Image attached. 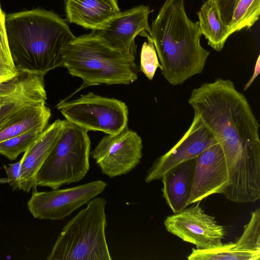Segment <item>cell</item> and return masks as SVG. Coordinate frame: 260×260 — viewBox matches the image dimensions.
Returning a JSON list of instances; mask_svg holds the SVG:
<instances>
[{
  "label": "cell",
  "mask_w": 260,
  "mask_h": 260,
  "mask_svg": "<svg viewBox=\"0 0 260 260\" xmlns=\"http://www.w3.org/2000/svg\"><path fill=\"white\" fill-rule=\"evenodd\" d=\"M188 103L220 145L230 174L244 175L259 164L260 125L233 81L218 78L203 83L192 90Z\"/></svg>",
  "instance_id": "cell-1"
},
{
  "label": "cell",
  "mask_w": 260,
  "mask_h": 260,
  "mask_svg": "<svg viewBox=\"0 0 260 260\" xmlns=\"http://www.w3.org/2000/svg\"><path fill=\"white\" fill-rule=\"evenodd\" d=\"M5 26L17 70L44 75L63 67L64 50L76 37L57 14L39 8L6 15Z\"/></svg>",
  "instance_id": "cell-2"
},
{
  "label": "cell",
  "mask_w": 260,
  "mask_h": 260,
  "mask_svg": "<svg viewBox=\"0 0 260 260\" xmlns=\"http://www.w3.org/2000/svg\"><path fill=\"white\" fill-rule=\"evenodd\" d=\"M150 28L161 74L170 84H182L203 71L210 52L201 46L199 22L188 18L184 0H166Z\"/></svg>",
  "instance_id": "cell-3"
},
{
  "label": "cell",
  "mask_w": 260,
  "mask_h": 260,
  "mask_svg": "<svg viewBox=\"0 0 260 260\" xmlns=\"http://www.w3.org/2000/svg\"><path fill=\"white\" fill-rule=\"evenodd\" d=\"M63 67L83 80L71 96L93 85L133 83L138 79L135 57L112 48L94 31L75 37L63 52Z\"/></svg>",
  "instance_id": "cell-4"
},
{
  "label": "cell",
  "mask_w": 260,
  "mask_h": 260,
  "mask_svg": "<svg viewBox=\"0 0 260 260\" xmlns=\"http://www.w3.org/2000/svg\"><path fill=\"white\" fill-rule=\"evenodd\" d=\"M104 198H94L64 226L47 260H111Z\"/></svg>",
  "instance_id": "cell-5"
},
{
  "label": "cell",
  "mask_w": 260,
  "mask_h": 260,
  "mask_svg": "<svg viewBox=\"0 0 260 260\" xmlns=\"http://www.w3.org/2000/svg\"><path fill=\"white\" fill-rule=\"evenodd\" d=\"M87 132L67 120L61 136L37 173L38 186L57 189L84 177L90 167Z\"/></svg>",
  "instance_id": "cell-6"
},
{
  "label": "cell",
  "mask_w": 260,
  "mask_h": 260,
  "mask_svg": "<svg viewBox=\"0 0 260 260\" xmlns=\"http://www.w3.org/2000/svg\"><path fill=\"white\" fill-rule=\"evenodd\" d=\"M56 108L66 120L87 132L113 135L127 126V107L114 98L89 92L75 100L60 101Z\"/></svg>",
  "instance_id": "cell-7"
},
{
  "label": "cell",
  "mask_w": 260,
  "mask_h": 260,
  "mask_svg": "<svg viewBox=\"0 0 260 260\" xmlns=\"http://www.w3.org/2000/svg\"><path fill=\"white\" fill-rule=\"evenodd\" d=\"M197 202L190 207L166 217L167 231L200 250H212L222 246L226 235L222 225L205 212Z\"/></svg>",
  "instance_id": "cell-8"
},
{
  "label": "cell",
  "mask_w": 260,
  "mask_h": 260,
  "mask_svg": "<svg viewBox=\"0 0 260 260\" xmlns=\"http://www.w3.org/2000/svg\"><path fill=\"white\" fill-rule=\"evenodd\" d=\"M107 185L106 182L99 180L48 191L33 189L27 208L36 218L60 220L102 193Z\"/></svg>",
  "instance_id": "cell-9"
},
{
  "label": "cell",
  "mask_w": 260,
  "mask_h": 260,
  "mask_svg": "<svg viewBox=\"0 0 260 260\" xmlns=\"http://www.w3.org/2000/svg\"><path fill=\"white\" fill-rule=\"evenodd\" d=\"M142 140L126 126L120 132L103 137L90 153L109 177L125 175L135 168L142 156Z\"/></svg>",
  "instance_id": "cell-10"
},
{
  "label": "cell",
  "mask_w": 260,
  "mask_h": 260,
  "mask_svg": "<svg viewBox=\"0 0 260 260\" xmlns=\"http://www.w3.org/2000/svg\"><path fill=\"white\" fill-rule=\"evenodd\" d=\"M217 142L210 129L198 115L194 114L192 122L184 136L169 151L157 158L148 169L145 182L160 180L169 170L181 163L196 158Z\"/></svg>",
  "instance_id": "cell-11"
},
{
  "label": "cell",
  "mask_w": 260,
  "mask_h": 260,
  "mask_svg": "<svg viewBox=\"0 0 260 260\" xmlns=\"http://www.w3.org/2000/svg\"><path fill=\"white\" fill-rule=\"evenodd\" d=\"M229 183L224 155L217 142L195 158L193 179L187 206L213 194L223 195Z\"/></svg>",
  "instance_id": "cell-12"
},
{
  "label": "cell",
  "mask_w": 260,
  "mask_h": 260,
  "mask_svg": "<svg viewBox=\"0 0 260 260\" xmlns=\"http://www.w3.org/2000/svg\"><path fill=\"white\" fill-rule=\"evenodd\" d=\"M149 14L148 6H138L120 12L104 27L93 31L112 48L135 57L136 36H150Z\"/></svg>",
  "instance_id": "cell-13"
},
{
  "label": "cell",
  "mask_w": 260,
  "mask_h": 260,
  "mask_svg": "<svg viewBox=\"0 0 260 260\" xmlns=\"http://www.w3.org/2000/svg\"><path fill=\"white\" fill-rule=\"evenodd\" d=\"M44 76L19 71L15 77L0 84V127L24 107L46 103Z\"/></svg>",
  "instance_id": "cell-14"
},
{
  "label": "cell",
  "mask_w": 260,
  "mask_h": 260,
  "mask_svg": "<svg viewBox=\"0 0 260 260\" xmlns=\"http://www.w3.org/2000/svg\"><path fill=\"white\" fill-rule=\"evenodd\" d=\"M66 120L57 119L39 135L21 158V175L18 189L29 192L36 189L37 173L64 128Z\"/></svg>",
  "instance_id": "cell-15"
},
{
  "label": "cell",
  "mask_w": 260,
  "mask_h": 260,
  "mask_svg": "<svg viewBox=\"0 0 260 260\" xmlns=\"http://www.w3.org/2000/svg\"><path fill=\"white\" fill-rule=\"evenodd\" d=\"M120 12L117 0H66L68 21L93 31L100 30Z\"/></svg>",
  "instance_id": "cell-16"
},
{
  "label": "cell",
  "mask_w": 260,
  "mask_h": 260,
  "mask_svg": "<svg viewBox=\"0 0 260 260\" xmlns=\"http://www.w3.org/2000/svg\"><path fill=\"white\" fill-rule=\"evenodd\" d=\"M195 158L180 164L165 173L160 180L162 197L173 213L187 206L193 182Z\"/></svg>",
  "instance_id": "cell-17"
},
{
  "label": "cell",
  "mask_w": 260,
  "mask_h": 260,
  "mask_svg": "<svg viewBox=\"0 0 260 260\" xmlns=\"http://www.w3.org/2000/svg\"><path fill=\"white\" fill-rule=\"evenodd\" d=\"M45 103L27 106L15 114L0 127V142L31 130L44 131L51 115Z\"/></svg>",
  "instance_id": "cell-18"
},
{
  "label": "cell",
  "mask_w": 260,
  "mask_h": 260,
  "mask_svg": "<svg viewBox=\"0 0 260 260\" xmlns=\"http://www.w3.org/2000/svg\"><path fill=\"white\" fill-rule=\"evenodd\" d=\"M197 14L202 34L208 45L216 51H221L231 34L222 21L216 0L205 1Z\"/></svg>",
  "instance_id": "cell-19"
},
{
  "label": "cell",
  "mask_w": 260,
  "mask_h": 260,
  "mask_svg": "<svg viewBox=\"0 0 260 260\" xmlns=\"http://www.w3.org/2000/svg\"><path fill=\"white\" fill-rule=\"evenodd\" d=\"M260 0H239L228 26L231 34L250 28L258 20Z\"/></svg>",
  "instance_id": "cell-20"
},
{
  "label": "cell",
  "mask_w": 260,
  "mask_h": 260,
  "mask_svg": "<svg viewBox=\"0 0 260 260\" xmlns=\"http://www.w3.org/2000/svg\"><path fill=\"white\" fill-rule=\"evenodd\" d=\"M235 243L223 244L218 248L200 250L192 248L188 260H259L260 254L236 250Z\"/></svg>",
  "instance_id": "cell-21"
},
{
  "label": "cell",
  "mask_w": 260,
  "mask_h": 260,
  "mask_svg": "<svg viewBox=\"0 0 260 260\" xmlns=\"http://www.w3.org/2000/svg\"><path fill=\"white\" fill-rule=\"evenodd\" d=\"M238 250L260 254V208L251 213L248 223L238 240L235 242Z\"/></svg>",
  "instance_id": "cell-22"
},
{
  "label": "cell",
  "mask_w": 260,
  "mask_h": 260,
  "mask_svg": "<svg viewBox=\"0 0 260 260\" xmlns=\"http://www.w3.org/2000/svg\"><path fill=\"white\" fill-rule=\"evenodd\" d=\"M6 16L0 3V84L14 78L19 73L9 46L5 26Z\"/></svg>",
  "instance_id": "cell-23"
},
{
  "label": "cell",
  "mask_w": 260,
  "mask_h": 260,
  "mask_svg": "<svg viewBox=\"0 0 260 260\" xmlns=\"http://www.w3.org/2000/svg\"><path fill=\"white\" fill-rule=\"evenodd\" d=\"M43 131L34 129L0 142V154L10 160L25 152Z\"/></svg>",
  "instance_id": "cell-24"
},
{
  "label": "cell",
  "mask_w": 260,
  "mask_h": 260,
  "mask_svg": "<svg viewBox=\"0 0 260 260\" xmlns=\"http://www.w3.org/2000/svg\"><path fill=\"white\" fill-rule=\"evenodd\" d=\"M144 42L140 54V70L150 80L153 78L157 69L161 68L154 44L150 37Z\"/></svg>",
  "instance_id": "cell-25"
},
{
  "label": "cell",
  "mask_w": 260,
  "mask_h": 260,
  "mask_svg": "<svg viewBox=\"0 0 260 260\" xmlns=\"http://www.w3.org/2000/svg\"><path fill=\"white\" fill-rule=\"evenodd\" d=\"M7 177L0 178V183L9 184L13 190L18 189V180L21 175V159L18 161L4 166Z\"/></svg>",
  "instance_id": "cell-26"
},
{
  "label": "cell",
  "mask_w": 260,
  "mask_h": 260,
  "mask_svg": "<svg viewBox=\"0 0 260 260\" xmlns=\"http://www.w3.org/2000/svg\"><path fill=\"white\" fill-rule=\"evenodd\" d=\"M239 0H216L223 22L228 25L234 8Z\"/></svg>",
  "instance_id": "cell-27"
},
{
  "label": "cell",
  "mask_w": 260,
  "mask_h": 260,
  "mask_svg": "<svg viewBox=\"0 0 260 260\" xmlns=\"http://www.w3.org/2000/svg\"><path fill=\"white\" fill-rule=\"evenodd\" d=\"M259 57H260V56L259 55L257 57L255 67H254L253 74L252 75L250 79H249V80L248 81V82L245 85V86L243 88L244 90H246L249 88V87L252 83L253 81L257 77V76L258 75V74L260 72V59H259Z\"/></svg>",
  "instance_id": "cell-28"
}]
</instances>
